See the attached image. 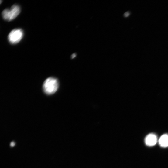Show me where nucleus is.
<instances>
[{
	"instance_id": "nucleus-4",
	"label": "nucleus",
	"mask_w": 168,
	"mask_h": 168,
	"mask_svg": "<svg viewBox=\"0 0 168 168\" xmlns=\"http://www.w3.org/2000/svg\"><path fill=\"white\" fill-rule=\"evenodd\" d=\"M157 142L156 135L153 134H150L147 136L145 139L146 145L149 146H153L156 145Z\"/></svg>"
},
{
	"instance_id": "nucleus-6",
	"label": "nucleus",
	"mask_w": 168,
	"mask_h": 168,
	"mask_svg": "<svg viewBox=\"0 0 168 168\" xmlns=\"http://www.w3.org/2000/svg\"><path fill=\"white\" fill-rule=\"evenodd\" d=\"M130 15V13L129 12H127L125 13L124 15V17L126 18L128 17Z\"/></svg>"
},
{
	"instance_id": "nucleus-1",
	"label": "nucleus",
	"mask_w": 168,
	"mask_h": 168,
	"mask_svg": "<svg viewBox=\"0 0 168 168\" xmlns=\"http://www.w3.org/2000/svg\"><path fill=\"white\" fill-rule=\"evenodd\" d=\"M58 86L57 80L54 77H50L47 79L44 82L43 89L46 94L48 95H51L57 91Z\"/></svg>"
},
{
	"instance_id": "nucleus-3",
	"label": "nucleus",
	"mask_w": 168,
	"mask_h": 168,
	"mask_svg": "<svg viewBox=\"0 0 168 168\" xmlns=\"http://www.w3.org/2000/svg\"><path fill=\"white\" fill-rule=\"evenodd\" d=\"M23 34V32L21 29H17L13 30L8 35V41L12 44H16L22 40Z\"/></svg>"
},
{
	"instance_id": "nucleus-8",
	"label": "nucleus",
	"mask_w": 168,
	"mask_h": 168,
	"mask_svg": "<svg viewBox=\"0 0 168 168\" xmlns=\"http://www.w3.org/2000/svg\"><path fill=\"white\" fill-rule=\"evenodd\" d=\"M15 145V143L14 142H12L11 144V146H13Z\"/></svg>"
},
{
	"instance_id": "nucleus-7",
	"label": "nucleus",
	"mask_w": 168,
	"mask_h": 168,
	"mask_svg": "<svg viewBox=\"0 0 168 168\" xmlns=\"http://www.w3.org/2000/svg\"><path fill=\"white\" fill-rule=\"evenodd\" d=\"M76 56V54L75 53L73 54L71 56V58L72 59H73L75 58Z\"/></svg>"
},
{
	"instance_id": "nucleus-5",
	"label": "nucleus",
	"mask_w": 168,
	"mask_h": 168,
	"mask_svg": "<svg viewBox=\"0 0 168 168\" xmlns=\"http://www.w3.org/2000/svg\"><path fill=\"white\" fill-rule=\"evenodd\" d=\"M159 142L160 146L162 147H168V135L164 134L160 138Z\"/></svg>"
},
{
	"instance_id": "nucleus-2",
	"label": "nucleus",
	"mask_w": 168,
	"mask_h": 168,
	"mask_svg": "<svg viewBox=\"0 0 168 168\" xmlns=\"http://www.w3.org/2000/svg\"><path fill=\"white\" fill-rule=\"evenodd\" d=\"M21 9L18 5H14L9 9H5L2 12V16L5 20L10 21L16 18L20 13Z\"/></svg>"
}]
</instances>
